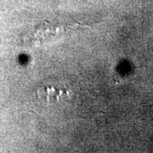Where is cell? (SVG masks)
Listing matches in <instances>:
<instances>
[{
    "instance_id": "cell-1",
    "label": "cell",
    "mask_w": 153,
    "mask_h": 153,
    "mask_svg": "<svg viewBox=\"0 0 153 153\" xmlns=\"http://www.w3.org/2000/svg\"><path fill=\"white\" fill-rule=\"evenodd\" d=\"M38 97L41 100H46L47 101H50L52 100L59 101L60 99L62 97H66L68 95V90L64 91L62 89H57L56 88L53 87H44L42 88H38L37 91Z\"/></svg>"
}]
</instances>
